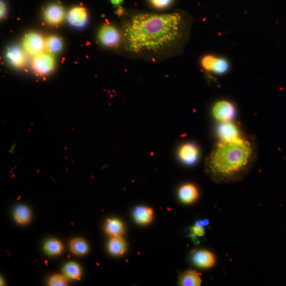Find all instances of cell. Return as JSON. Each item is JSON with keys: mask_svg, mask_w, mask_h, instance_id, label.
Wrapping results in <instances>:
<instances>
[{"mask_svg": "<svg viewBox=\"0 0 286 286\" xmlns=\"http://www.w3.org/2000/svg\"><path fill=\"white\" fill-rule=\"evenodd\" d=\"M181 22L178 13L137 14L124 28L125 44L135 53L164 49L180 37Z\"/></svg>", "mask_w": 286, "mask_h": 286, "instance_id": "1", "label": "cell"}, {"mask_svg": "<svg viewBox=\"0 0 286 286\" xmlns=\"http://www.w3.org/2000/svg\"><path fill=\"white\" fill-rule=\"evenodd\" d=\"M254 159V146L245 137L235 141L220 140L207 157L206 173L217 183L236 182L249 173Z\"/></svg>", "mask_w": 286, "mask_h": 286, "instance_id": "2", "label": "cell"}, {"mask_svg": "<svg viewBox=\"0 0 286 286\" xmlns=\"http://www.w3.org/2000/svg\"><path fill=\"white\" fill-rule=\"evenodd\" d=\"M200 64L207 73L217 76L226 74L231 67L230 62L225 57L213 54L204 56Z\"/></svg>", "mask_w": 286, "mask_h": 286, "instance_id": "3", "label": "cell"}, {"mask_svg": "<svg viewBox=\"0 0 286 286\" xmlns=\"http://www.w3.org/2000/svg\"><path fill=\"white\" fill-rule=\"evenodd\" d=\"M236 110L235 105L227 100H221L212 108V115L220 123L231 122L235 117Z\"/></svg>", "mask_w": 286, "mask_h": 286, "instance_id": "4", "label": "cell"}, {"mask_svg": "<svg viewBox=\"0 0 286 286\" xmlns=\"http://www.w3.org/2000/svg\"><path fill=\"white\" fill-rule=\"evenodd\" d=\"M55 59L52 53L43 52L35 56L33 62V68L39 76L49 74L54 69Z\"/></svg>", "mask_w": 286, "mask_h": 286, "instance_id": "5", "label": "cell"}, {"mask_svg": "<svg viewBox=\"0 0 286 286\" xmlns=\"http://www.w3.org/2000/svg\"><path fill=\"white\" fill-rule=\"evenodd\" d=\"M22 45L27 54L32 56H36L44 52L46 49V40L39 34L31 33L25 36Z\"/></svg>", "mask_w": 286, "mask_h": 286, "instance_id": "6", "label": "cell"}, {"mask_svg": "<svg viewBox=\"0 0 286 286\" xmlns=\"http://www.w3.org/2000/svg\"><path fill=\"white\" fill-rule=\"evenodd\" d=\"M98 38L102 44L109 47H117L121 39V34L117 29L107 25L100 28Z\"/></svg>", "mask_w": 286, "mask_h": 286, "instance_id": "7", "label": "cell"}, {"mask_svg": "<svg viewBox=\"0 0 286 286\" xmlns=\"http://www.w3.org/2000/svg\"><path fill=\"white\" fill-rule=\"evenodd\" d=\"M178 157L182 163L186 165H193L199 159V149L194 142L184 143L178 150Z\"/></svg>", "mask_w": 286, "mask_h": 286, "instance_id": "8", "label": "cell"}, {"mask_svg": "<svg viewBox=\"0 0 286 286\" xmlns=\"http://www.w3.org/2000/svg\"><path fill=\"white\" fill-rule=\"evenodd\" d=\"M217 134L220 140L224 141H235L243 137L232 122L221 123L217 128Z\"/></svg>", "mask_w": 286, "mask_h": 286, "instance_id": "9", "label": "cell"}, {"mask_svg": "<svg viewBox=\"0 0 286 286\" xmlns=\"http://www.w3.org/2000/svg\"><path fill=\"white\" fill-rule=\"evenodd\" d=\"M65 10L63 7L59 4H54L49 6L44 12L45 21L52 25H57L64 20Z\"/></svg>", "mask_w": 286, "mask_h": 286, "instance_id": "10", "label": "cell"}, {"mask_svg": "<svg viewBox=\"0 0 286 286\" xmlns=\"http://www.w3.org/2000/svg\"><path fill=\"white\" fill-rule=\"evenodd\" d=\"M68 22L77 28H82L87 24L88 14L87 10L82 7H76L70 10L67 16Z\"/></svg>", "mask_w": 286, "mask_h": 286, "instance_id": "11", "label": "cell"}, {"mask_svg": "<svg viewBox=\"0 0 286 286\" xmlns=\"http://www.w3.org/2000/svg\"><path fill=\"white\" fill-rule=\"evenodd\" d=\"M6 57L11 65L16 68H22L26 64V59L24 52L17 46H11L8 47Z\"/></svg>", "mask_w": 286, "mask_h": 286, "instance_id": "12", "label": "cell"}, {"mask_svg": "<svg viewBox=\"0 0 286 286\" xmlns=\"http://www.w3.org/2000/svg\"><path fill=\"white\" fill-rule=\"evenodd\" d=\"M194 264L202 268H209L216 264V257L207 250H199L196 252L193 256Z\"/></svg>", "mask_w": 286, "mask_h": 286, "instance_id": "13", "label": "cell"}, {"mask_svg": "<svg viewBox=\"0 0 286 286\" xmlns=\"http://www.w3.org/2000/svg\"><path fill=\"white\" fill-rule=\"evenodd\" d=\"M198 191L196 186L186 184L182 186L179 191V196L181 201L185 204H191L197 199Z\"/></svg>", "mask_w": 286, "mask_h": 286, "instance_id": "14", "label": "cell"}, {"mask_svg": "<svg viewBox=\"0 0 286 286\" xmlns=\"http://www.w3.org/2000/svg\"><path fill=\"white\" fill-rule=\"evenodd\" d=\"M179 284L183 286H199L201 285L200 275L194 270H188L179 277Z\"/></svg>", "mask_w": 286, "mask_h": 286, "instance_id": "15", "label": "cell"}, {"mask_svg": "<svg viewBox=\"0 0 286 286\" xmlns=\"http://www.w3.org/2000/svg\"><path fill=\"white\" fill-rule=\"evenodd\" d=\"M153 216V210L149 207H138L134 212V218L135 221L140 225H147L152 220Z\"/></svg>", "mask_w": 286, "mask_h": 286, "instance_id": "16", "label": "cell"}, {"mask_svg": "<svg viewBox=\"0 0 286 286\" xmlns=\"http://www.w3.org/2000/svg\"><path fill=\"white\" fill-rule=\"evenodd\" d=\"M126 243L125 240L121 236H116L112 238L109 244V250L114 255H122L125 251Z\"/></svg>", "mask_w": 286, "mask_h": 286, "instance_id": "17", "label": "cell"}, {"mask_svg": "<svg viewBox=\"0 0 286 286\" xmlns=\"http://www.w3.org/2000/svg\"><path fill=\"white\" fill-rule=\"evenodd\" d=\"M106 230L108 234L113 237L121 236L124 233V227L122 222L117 219L109 220Z\"/></svg>", "mask_w": 286, "mask_h": 286, "instance_id": "18", "label": "cell"}, {"mask_svg": "<svg viewBox=\"0 0 286 286\" xmlns=\"http://www.w3.org/2000/svg\"><path fill=\"white\" fill-rule=\"evenodd\" d=\"M63 49V41L61 38L51 36L46 40V49L51 53H57Z\"/></svg>", "mask_w": 286, "mask_h": 286, "instance_id": "19", "label": "cell"}, {"mask_svg": "<svg viewBox=\"0 0 286 286\" xmlns=\"http://www.w3.org/2000/svg\"><path fill=\"white\" fill-rule=\"evenodd\" d=\"M14 219L19 224H26L31 220L30 210L25 206H19L14 212Z\"/></svg>", "mask_w": 286, "mask_h": 286, "instance_id": "20", "label": "cell"}, {"mask_svg": "<svg viewBox=\"0 0 286 286\" xmlns=\"http://www.w3.org/2000/svg\"><path fill=\"white\" fill-rule=\"evenodd\" d=\"M70 248L72 252L77 255H83L87 253L89 250L87 243L81 239H76L72 241Z\"/></svg>", "mask_w": 286, "mask_h": 286, "instance_id": "21", "label": "cell"}, {"mask_svg": "<svg viewBox=\"0 0 286 286\" xmlns=\"http://www.w3.org/2000/svg\"><path fill=\"white\" fill-rule=\"evenodd\" d=\"M64 273L66 277L70 279H79L81 271L79 266L74 263L67 264L63 269Z\"/></svg>", "mask_w": 286, "mask_h": 286, "instance_id": "22", "label": "cell"}, {"mask_svg": "<svg viewBox=\"0 0 286 286\" xmlns=\"http://www.w3.org/2000/svg\"><path fill=\"white\" fill-rule=\"evenodd\" d=\"M45 250L49 254L58 255L62 253L63 247L62 243L56 240H50L45 245Z\"/></svg>", "mask_w": 286, "mask_h": 286, "instance_id": "23", "label": "cell"}, {"mask_svg": "<svg viewBox=\"0 0 286 286\" xmlns=\"http://www.w3.org/2000/svg\"><path fill=\"white\" fill-rule=\"evenodd\" d=\"M49 284L52 286L67 285V280L66 278L63 276L55 275L50 278Z\"/></svg>", "mask_w": 286, "mask_h": 286, "instance_id": "24", "label": "cell"}, {"mask_svg": "<svg viewBox=\"0 0 286 286\" xmlns=\"http://www.w3.org/2000/svg\"><path fill=\"white\" fill-rule=\"evenodd\" d=\"M173 0H150L152 6L158 9H164L170 6Z\"/></svg>", "mask_w": 286, "mask_h": 286, "instance_id": "25", "label": "cell"}, {"mask_svg": "<svg viewBox=\"0 0 286 286\" xmlns=\"http://www.w3.org/2000/svg\"><path fill=\"white\" fill-rule=\"evenodd\" d=\"M192 230L194 235L197 236H203L205 233L204 228L203 227L198 226L196 225L193 227Z\"/></svg>", "mask_w": 286, "mask_h": 286, "instance_id": "26", "label": "cell"}, {"mask_svg": "<svg viewBox=\"0 0 286 286\" xmlns=\"http://www.w3.org/2000/svg\"><path fill=\"white\" fill-rule=\"evenodd\" d=\"M0 9H1V11H0V15H1V19L4 18L7 14V5L4 2V0H1V5H0Z\"/></svg>", "mask_w": 286, "mask_h": 286, "instance_id": "27", "label": "cell"}, {"mask_svg": "<svg viewBox=\"0 0 286 286\" xmlns=\"http://www.w3.org/2000/svg\"><path fill=\"white\" fill-rule=\"evenodd\" d=\"M124 0H111V3L116 6H118L123 2Z\"/></svg>", "mask_w": 286, "mask_h": 286, "instance_id": "28", "label": "cell"}, {"mask_svg": "<svg viewBox=\"0 0 286 286\" xmlns=\"http://www.w3.org/2000/svg\"><path fill=\"white\" fill-rule=\"evenodd\" d=\"M123 12V10L122 8L120 7L118 9L117 13L118 14V15H121V14H122Z\"/></svg>", "mask_w": 286, "mask_h": 286, "instance_id": "29", "label": "cell"}, {"mask_svg": "<svg viewBox=\"0 0 286 286\" xmlns=\"http://www.w3.org/2000/svg\"><path fill=\"white\" fill-rule=\"evenodd\" d=\"M196 225L198 226H201L203 227L204 225L203 222H200V221H198L196 223Z\"/></svg>", "mask_w": 286, "mask_h": 286, "instance_id": "30", "label": "cell"}, {"mask_svg": "<svg viewBox=\"0 0 286 286\" xmlns=\"http://www.w3.org/2000/svg\"><path fill=\"white\" fill-rule=\"evenodd\" d=\"M203 223H204V225H208L209 222H208V221L207 220H204V221H203Z\"/></svg>", "mask_w": 286, "mask_h": 286, "instance_id": "31", "label": "cell"}]
</instances>
